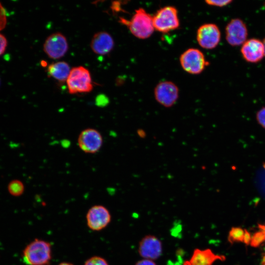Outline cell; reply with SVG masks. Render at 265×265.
Masks as SVG:
<instances>
[{
  "label": "cell",
  "mask_w": 265,
  "mask_h": 265,
  "mask_svg": "<svg viewBox=\"0 0 265 265\" xmlns=\"http://www.w3.org/2000/svg\"><path fill=\"white\" fill-rule=\"evenodd\" d=\"M120 22L128 27L133 35L141 39L150 37L155 30L153 16L142 8L136 9L130 20L120 18Z\"/></svg>",
  "instance_id": "1"
},
{
  "label": "cell",
  "mask_w": 265,
  "mask_h": 265,
  "mask_svg": "<svg viewBox=\"0 0 265 265\" xmlns=\"http://www.w3.org/2000/svg\"><path fill=\"white\" fill-rule=\"evenodd\" d=\"M22 259L27 265H48L52 259L51 245L44 240L35 239L23 250Z\"/></svg>",
  "instance_id": "2"
},
{
  "label": "cell",
  "mask_w": 265,
  "mask_h": 265,
  "mask_svg": "<svg viewBox=\"0 0 265 265\" xmlns=\"http://www.w3.org/2000/svg\"><path fill=\"white\" fill-rule=\"evenodd\" d=\"M66 82L71 94L89 93L93 88L91 74L86 68L82 66L71 69Z\"/></svg>",
  "instance_id": "3"
},
{
  "label": "cell",
  "mask_w": 265,
  "mask_h": 265,
  "mask_svg": "<svg viewBox=\"0 0 265 265\" xmlns=\"http://www.w3.org/2000/svg\"><path fill=\"white\" fill-rule=\"evenodd\" d=\"M153 20L155 29L163 33L175 30L180 26L178 10L172 6L159 9L153 16Z\"/></svg>",
  "instance_id": "4"
},
{
  "label": "cell",
  "mask_w": 265,
  "mask_h": 265,
  "mask_svg": "<svg viewBox=\"0 0 265 265\" xmlns=\"http://www.w3.org/2000/svg\"><path fill=\"white\" fill-rule=\"evenodd\" d=\"M180 64L188 73L197 75L202 73L209 64L203 53L199 49L189 48L180 57Z\"/></svg>",
  "instance_id": "5"
},
{
  "label": "cell",
  "mask_w": 265,
  "mask_h": 265,
  "mask_svg": "<svg viewBox=\"0 0 265 265\" xmlns=\"http://www.w3.org/2000/svg\"><path fill=\"white\" fill-rule=\"evenodd\" d=\"M68 43L66 37L56 32L50 34L43 44V50L50 58L56 59L62 57L67 52Z\"/></svg>",
  "instance_id": "6"
},
{
  "label": "cell",
  "mask_w": 265,
  "mask_h": 265,
  "mask_svg": "<svg viewBox=\"0 0 265 265\" xmlns=\"http://www.w3.org/2000/svg\"><path fill=\"white\" fill-rule=\"evenodd\" d=\"M103 139L101 133L93 128L82 131L78 138V146L81 151L87 154H94L101 148Z\"/></svg>",
  "instance_id": "7"
},
{
  "label": "cell",
  "mask_w": 265,
  "mask_h": 265,
  "mask_svg": "<svg viewBox=\"0 0 265 265\" xmlns=\"http://www.w3.org/2000/svg\"><path fill=\"white\" fill-rule=\"evenodd\" d=\"M221 38L220 31L214 24H205L201 26L196 33L198 44L205 49H213L218 45Z\"/></svg>",
  "instance_id": "8"
},
{
  "label": "cell",
  "mask_w": 265,
  "mask_h": 265,
  "mask_svg": "<svg viewBox=\"0 0 265 265\" xmlns=\"http://www.w3.org/2000/svg\"><path fill=\"white\" fill-rule=\"evenodd\" d=\"M179 94L178 86L170 81L160 82L154 90L156 101L166 107H170L175 105L179 98Z\"/></svg>",
  "instance_id": "9"
},
{
  "label": "cell",
  "mask_w": 265,
  "mask_h": 265,
  "mask_svg": "<svg viewBox=\"0 0 265 265\" xmlns=\"http://www.w3.org/2000/svg\"><path fill=\"white\" fill-rule=\"evenodd\" d=\"M226 39L232 46L242 45L246 40L248 30L244 22L239 18L231 20L225 28Z\"/></svg>",
  "instance_id": "10"
},
{
  "label": "cell",
  "mask_w": 265,
  "mask_h": 265,
  "mask_svg": "<svg viewBox=\"0 0 265 265\" xmlns=\"http://www.w3.org/2000/svg\"><path fill=\"white\" fill-rule=\"evenodd\" d=\"M138 251L143 259L154 261L162 255V242L155 236L146 235L139 241Z\"/></svg>",
  "instance_id": "11"
},
{
  "label": "cell",
  "mask_w": 265,
  "mask_h": 265,
  "mask_svg": "<svg viewBox=\"0 0 265 265\" xmlns=\"http://www.w3.org/2000/svg\"><path fill=\"white\" fill-rule=\"evenodd\" d=\"M111 215L108 210L102 205L92 207L86 214L88 227L93 231H100L105 228L110 222Z\"/></svg>",
  "instance_id": "12"
},
{
  "label": "cell",
  "mask_w": 265,
  "mask_h": 265,
  "mask_svg": "<svg viewBox=\"0 0 265 265\" xmlns=\"http://www.w3.org/2000/svg\"><path fill=\"white\" fill-rule=\"evenodd\" d=\"M240 52L243 58L250 63H257L265 56L263 42L256 38L247 39L242 45Z\"/></svg>",
  "instance_id": "13"
},
{
  "label": "cell",
  "mask_w": 265,
  "mask_h": 265,
  "mask_svg": "<svg viewBox=\"0 0 265 265\" xmlns=\"http://www.w3.org/2000/svg\"><path fill=\"white\" fill-rule=\"evenodd\" d=\"M114 46V40L111 35L106 31H99L93 36L90 44L92 51L98 55L108 54Z\"/></svg>",
  "instance_id": "14"
},
{
  "label": "cell",
  "mask_w": 265,
  "mask_h": 265,
  "mask_svg": "<svg viewBox=\"0 0 265 265\" xmlns=\"http://www.w3.org/2000/svg\"><path fill=\"white\" fill-rule=\"evenodd\" d=\"M223 255H217L209 248L195 249L189 260L184 261L183 265H212L217 260H225Z\"/></svg>",
  "instance_id": "15"
},
{
  "label": "cell",
  "mask_w": 265,
  "mask_h": 265,
  "mask_svg": "<svg viewBox=\"0 0 265 265\" xmlns=\"http://www.w3.org/2000/svg\"><path fill=\"white\" fill-rule=\"evenodd\" d=\"M71 68L68 63L61 61L53 63L47 68L48 75L60 83L66 82Z\"/></svg>",
  "instance_id": "16"
},
{
  "label": "cell",
  "mask_w": 265,
  "mask_h": 265,
  "mask_svg": "<svg viewBox=\"0 0 265 265\" xmlns=\"http://www.w3.org/2000/svg\"><path fill=\"white\" fill-rule=\"evenodd\" d=\"M7 189L11 195L17 197L23 194L25 190V186L21 181L14 180L9 183Z\"/></svg>",
  "instance_id": "17"
},
{
  "label": "cell",
  "mask_w": 265,
  "mask_h": 265,
  "mask_svg": "<svg viewBox=\"0 0 265 265\" xmlns=\"http://www.w3.org/2000/svg\"><path fill=\"white\" fill-rule=\"evenodd\" d=\"M260 231L255 232L251 237L250 244L254 247L259 246L265 241V226L259 225Z\"/></svg>",
  "instance_id": "18"
},
{
  "label": "cell",
  "mask_w": 265,
  "mask_h": 265,
  "mask_svg": "<svg viewBox=\"0 0 265 265\" xmlns=\"http://www.w3.org/2000/svg\"><path fill=\"white\" fill-rule=\"evenodd\" d=\"M244 235V230L240 227H233L230 230L228 240L230 243L243 242Z\"/></svg>",
  "instance_id": "19"
},
{
  "label": "cell",
  "mask_w": 265,
  "mask_h": 265,
  "mask_svg": "<svg viewBox=\"0 0 265 265\" xmlns=\"http://www.w3.org/2000/svg\"><path fill=\"white\" fill-rule=\"evenodd\" d=\"M84 265H109L106 261L99 256H94L88 259Z\"/></svg>",
  "instance_id": "20"
},
{
  "label": "cell",
  "mask_w": 265,
  "mask_h": 265,
  "mask_svg": "<svg viewBox=\"0 0 265 265\" xmlns=\"http://www.w3.org/2000/svg\"><path fill=\"white\" fill-rule=\"evenodd\" d=\"M7 23L6 10L0 2V31L4 29Z\"/></svg>",
  "instance_id": "21"
},
{
  "label": "cell",
  "mask_w": 265,
  "mask_h": 265,
  "mask_svg": "<svg viewBox=\"0 0 265 265\" xmlns=\"http://www.w3.org/2000/svg\"><path fill=\"white\" fill-rule=\"evenodd\" d=\"M206 3L210 5L216 7H224L230 4L232 0H206Z\"/></svg>",
  "instance_id": "22"
},
{
  "label": "cell",
  "mask_w": 265,
  "mask_h": 265,
  "mask_svg": "<svg viewBox=\"0 0 265 265\" xmlns=\"http://www.w3.org/2000/svg\"><path fill=\"white\" fill-rule=\"evenodd\" d=\"M256 118L258 123L265 129V107H262L257 112Z\"/></svg>",
  "instance_id": "23"
},
{
  "label": "cell",
  "mask_w": 265,
  "mask_h": 265,
  "mask_svg": "<svg viewBox=\"0 0 265 265\" xmlns=\"http://www.w3.org/2000/svg\"><path fill=\"white\" fill-rule=\"evenodd\" d=\"M7 46L6 37L0 33V56L4 53Z\"/></svg>",
  "instance_id": "24"
},
{
  "label": "cell",
  "mask_w": 265,
  "mask_h": 265,
  "mask_svg": "<svg viewBox=\"0 0 265 265\" xmlns=\"http://www.w3.org/2000/svg\"><path fill=\"white\" fill-rule=\"evenodd\" d=\"M135 265H157L153 260L143 259L136 263Z\"/></svg>",
  "instance_id": "25"
},
{
  "label": "cell",
  "mask_w": 265,
  "mask_h": 265,
  "mask_svg": "<svg viewBox=\"0 0 265 265\" xmlns=\"http://www.w3.org/2000/svg\"><path fill=\"white\" fill-rule=\"evenodd\" d=\"M251 239V236L250 233L247 230H244V235L243 242L245 244L249 245L250 243Z\"/></svg>",
  "instance_id": "26"
},
{
  "label": "cell",
  "mask_w": 265,
  "mask_h": 265,
  "mask_svg": "<svg viewBox=\"0 0 265 265\" xmlns=\"http://www.w3.org/2000/svg\"><path fill=\"white\" fill-rule=\"evenodd\" d=\"M138 135L141 138H144L146 136L145 132L142 129H138L137 131Z\"/></svg>",
  "instance_id": "27"
},
{
  "label": "cell",
  "mask_w": 265,
  "mask_h": 265,
  "mask_svg": "<svg viewBox=\"0 0 265 265\" xmlns=\"http://www.w3.org/2000/svg\"><path fill=\"white\" fill-rule=\"evenodd\" d=\"M58 265H74L70 263L63 262V263H61L59 264Z\"/></svg>",
  "instance_id": "28"
},
{
  "label": "cell",
  "mask_w": 265,
  "mask_h": 265,
  "mask_svg": "<svg viewBox=\"0 0 265 265\" xmlns=\"http://www.w3.org/2000/svg\"><path fill=\"white\" fill-rule=\"evenodd\" d=\"M263 43H264V47H265V38L264 39V40H263Z\"/></svg>",
  "instance_id": "29"
},
{
  "label": "cell",
  "mask_w": 265,
  "mask_h": 265,
  "mask_svg": "<svg viewBox=\"0 0 265 265\" xmlns=\"http://www.w3.org/2000/svg\"></svg>",
  "instance_id": "30"
}]
</instances>
